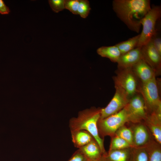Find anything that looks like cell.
<instances>
[{
  "label": "cell",
  "instance_id": "6da1fadb",
  "mask_svg": "<svg viewBox=\"0 0 161 161\" xmlns=\"http://www.w3.org/2000/svg\"><path fill=\"white\" fill-rule=\"evenodd\" d=\"M112 5L118 17L130 30L137 33L142 19L151 8L149 0H114Z\"/></svg>",
  "mask_w": 161,
  "mask_h": 161
},
{
  "label": "cell",
  "instance_id": "7a4b0ae2",
  "mask_svg": "<svg viewBox=\"0 0 161 161\" xmlns=\"http://www.w3.org/2000/svg\"><path fill=\"white\" fill-rule=\"evenodd\" d=\"M101 109L92 107L79 112L77 117L70 120L69 127L71 131L83 130L89 132L98 143L103 154L106 152L104 145L103 139L100 136L97 128Z\"/></svg>",
  "mask_w": 161,
  "mask_h": 161
},
{
  "label": "cell",
  "instance_id": "3957f363",
  "mask_svg": "<svg viewBox=\"0 0 161 161\" xmlns=\"http://www.w3.org/2000/svg\"><path fill=\"white\" fill-rule=\"evenodd\" d=\"M158 85L156 77L146 82L139 84L138 92L143 99L147 114L161 110Z\"/></svg>",
  "mask_w": 161,
  "mask_h": 161
},
{
  "label": "cell",
  "instance_id": "277c9868",
  "mask_svg": "<svg viewBox=\"0 0 161 161\" xmlns=\"http://www.w3.org/2000/svg\"><path fill=\"white\" fill-rule=\"evenodd\" d=\"M129 123L128 115L124 107L116 114L99 119L97 128L99 135L101 137H112L119 128Z\"/></svg>",
  "mask_w": 161,
  "mask_h": 161
},
{
  "label": "cell",
  "instance_id": "5b68a950",
  "mask_svg": "<svg viewBox=\"0 0 161 161\" xmlns=\"http://www.w3.org/2000/svg\"><path fill=\"white\" fill-rule=\"evenodd\" d=\"M161 16L160 6H154L151 8L142 18L141 24L143 28L137 47H141L151 40L157 32L156 25Z\"/></svg>",
  "mask_w": 161,
  "mask_h": 161
},
{
  "label": "cell",
  "instance_id": "8992f818",
  "mask_svg": "<svg viewBox=\"0 0 161 161\" xmlns=\"http://www.w3.org/2000/svg\"><path fill=\"white\" fill-rule=\"evenodd\" d=\"M113 78L115 86L122 89L130 99L138 93L140 83L131 68L118 69Z\"/></svg>",
  "mask_w": 161,
  "mask_h": 161
},
{
  "label": "cell",
  "instance_id": "52a82bcc",
  "mask_svg": "<svg viewBox=\"0 0 161 161\" xmlns=\"http://www.w3.org/2000/svg\"><path fill=\"white\" fill-rule=\"evenodd\" d=\"M125 108L128 115L129 123L143 122L147 117V114L143 99L139 93L129 99Z\"/></svg>",
  "mask_w": 161,
  "mask_h": 161
},
{
  "label": "cell",
  "instance_id": "ba28073f",
  "mask_svg": "<svg viewBox=\"0 0 161 161\" xmlns=\"http://www.w3.org/2000/svg\"><path fill=\"white\" fill-rule=\"evenodd\" d=\"M115 92L114 96L108 105L101 108L100 119H103L116 114L126 106L130 99L122 89L115 86Z\"/></svg>",
  "mask_w": 161,
  "mask_h": 161
},
{
  "label": "cell",
  "instance_id": "9c48e42d",
  "mask_svg": "<svg viewBox=\"0 0 161 161\" xmlns=\"http://www.w3.org/2000/svg\"><path fill=\"white\" fill-rule=\"evenodd\" d=\"M133 134L132 147L145 148L154 140L144 122L132 123H129Z\"/></svg>",
  "mask_w": 161,
  "mask_h": 161
},
{
  "label": "cell",
  "instance_id": "30bf717a",
  "mask_svg": "<svg viewBox=\"0 0 161 161\" xmlns=\"http://www.w3.org/2000/svg\"><path fill=\"white\" fill-rule=\"evenodd\" d=\"M142 59L154 71L156 76L160 75L161 71V55L155 48L151 40L141 47Z\"/></svg>",
  "mask_w": 161,
  "mask_h": 161
},
{
  "label": "cell",
  "instance_id": "8fae6325",
  "mask_svg": "<svg viewBox=\"0 0 161 161\" xmlns=\"http://www.w3.org/2000/svg\"><path fill=\"white\" fill-rule=\"evenodd\" d=\"M144 122L154 140L161 145V116L154 112L147 114Z\"/></svg>",
  "mask_w": 161,
  "mask_h": 161
},
{
  "label": "cell",
  "instance_id": "7c38bea8",
  "mask_svg": "<svg viewBox=\"0 0 161 161\" xmlns=\"http://www.w3.org/2000/svg\"><path fill=\"white\" fill-rule=\"evenodd\" d=\"M140 83H143L156 77L153 69L142 59L131 68Z\"/></svg>",
  "mask_w": 161,
  "mask_h": 161
},
{
  "label": "cell",
  "instance_id": "4fadbf2b",
  "mask_svg": "<svg viewBox=\"0 0 161 161\" xmlns=\"http://www.w3.org/2000/svg\"><path fill=\"white\" fill-rule=\"evenodd\" d=\"M142 59L141 47H137L121 55L117 63L118 69L131 68Z\"/></svg>",
  "mask_w": 161,
  "mask_h": 161
},
{
  "label": "cell",
  "instance_id": "5bb4252c",
  "mask_svg": "<svg viewBox=\"0 0 161 161\" xmlns=\"http://www.w3.org/2000/svg\"><path fill=\"white\" fill-rule=\"evenodd\" d=\"M132 147L109 151L102 155L103 161H130Z\"/></svg>",
  "mask_w": 161,
  "mask_h": 161
},
{
  "label": "cell",
  "instance_id": "9a60e30c",
  "mask_svg": "<svg viewBox=\"0 0 161 161\" xmlns=\"http://www.w3.org/2000/svg\"><path fill=\"white\" fill-rule=\"evenodd\" d=\"M87 159H97L101 158L102 154L100 147L94 139L86 145L79 148Z\"/></svg>",
  "mask_w": 161,
  "mask_h": 161
},
{
  "label": "cell",
  "instance_id": "2e32d148",
  "mask_svg": "<svg viewBox=\"0 0 161 161\" xmlns=\"http://www.w3.org/2000/svg\"><path fill=\"white\" fill-rule=\"evenodd\" d=\"M72 140L75 146L79 148L90 142L94 138L88 131L80 130L71 131Z\"/></svg>",
  "mask_w": 161,
  "mask_h": 161
},
{
  "label": "cell",
  "instance_id": "e0dca14e",
  "mask_svg": "<svg viewBox=\"0 0 161 161\" xmlns=\"http://www.w3.org/2000/svg\"><path fill=\"white\" fill-rule=\"evenodd\" d=\"M97 53L103 57L106 58L113 62L117 63L121 55L120 51L115 45L102 46L97 50Z\"/></svg>",
  "mask_w": 161,
  "mask_h": 161
},
{
  "label": "cell",
  "instance_id": "ac0fdd59",
  "mask_svg": "<svg viewBox=\"0 0 161 161\" xmlns=\"http://www.w3.org/2000/svg\"><path fill=\"white\" fill-rule=\"evenodd\" d=\"M140 36V34L116 44L115 45L119 49L121 55L124 54L136 48Z\"/></svg>",
  "mask_w": 161,
  "mask_h": 161
},
{
  "label": "cell",
  "instance_id": "d6986e66",
  "mask_svg": "<svg viewBox=\"0 0 161 161\" xmlns=\"http://www.w3.org/2000/svg\"><path fill=\"white\" fill-rule=\"evenodd\" d=\"M145 148L148 154V161H161V145L153 140Z\"/></svg>",
  "mask_w": 161,
  "mask_h": 161
},
{
  "label": "cell",
  "instance_id": "ffe728a7",
  "mask_svg": "<svg viewBox=\"0 0 161 161\" xmlns=\"http://www.w3.org/2000/svg\"><path fill=\"white\" fill-rule=\"evenodd\" d=\"M109 151L117 150L132 147L127 141L115 135L111 137Z\"/></svg>",
  "mask_w": 161,
  "mask_h": 161
},
{
  "label": "cell",
  "instance_id": "44dd1931",
  "mask_svg": "<svg viewBox=\"0 0 161 161\" xmlns=\"http://www.w3.org/2000/svg\"><path fill=\"white\" fill-rule=\"evenodd\" d=\"M126 124L119 128L116 131L114 135L121 138L127 141L132 147V131L129 126H126Z\"/></svg>",
  "mask_w": 161,
  "mask_h": 161
},
{
  "label": "cell",
  "instance_id": "7402d4cb",
  "mask_svg": "<svg viewBox=\"0 0 161 161\" xmlns=\"http://www.w3.org/2000/svg\"><path fill=\"white\" fill-rule=\"evenodd\" d=\"M148 155L145 148H132L130 161H148Z\"/></svg>",
  "mask_w": 161,
  "mask_h": 161
},
{
  "label": "cell",
  "instance_id": "603a6c76",
  "mask_svg": "<svg viewBox=\"0 0 161 161\" xmlns=\"http://www.w3.org/2000/svg\"><path fill=\"white\" fill-rule=\"evenodd\" d=\"M91 8L89 1L87 0H79L78 9V14L82 18H85L88 16Z\"/></svg>",
  "mask_w": 161,
  "mask_h": 161
},
{
  "label": "cell",
  "instance_id": "cb8c5ba5",
  "mask_svg": "<svg viewBox=\"0 0 161 161\" xmlns=\"http://www.w3.org/2000/svg\"><path fill=\"white\" fill-rule=\"evenodd\" d=\"M79 0H65V9H67L73 14H78V9Z\"/></svg>",
  "mask_w": 161,
  "mask_h": 161
},
{
  "label": "cell",
  "instance_id": "d4e9b609",
  "mask_svg": "<svg viewBox=\"0 0 161 161\" xmlns=\"http://www.w3.org/2000/svg\"><path fill=\"white\" fill-rule=\"evenodd\" d=\"M65 0H49V4L52 10L58 13L65 9Z\"/></svg>",
  "mask_w": 161,
  "mask_h": 161
},
{
  "label": "cell",
  "instance_id": "484cf974",
  "mask_svg": "<svg viewBox=\"0 0 161 161\" xmlns=\"http://www.w3.org/2000/svg\"><path fill=\"white\" fill-rule=\"evenodd\" d=\"M87 159L78 149L67 161H87Z\"/></svg>",
  "mask_w": 161,
  "mask_h": 161
},
{
  "label": "cell",
  "instance_id": "4316f807",
  "mask_svg": "<svg viewBox=\"0 0 161 161\" xmlns=\"http://www.w3.org/2000/svg\"><path fill=\"white\" fill-rule=\"evenodd\" d=\"M151 39L154 45L159 53L161 55V39L157 35V32L153 36Z\"/></svg>",
  "mask_w": 161,
  "mask_h": 161
},
{
  "label": "cell",
  "instance_id": "83f0119b",
  "mask_svg": "<svg viewBox=\"0 0 161 161\" xmlns=\"http://www.w3.org/2000/svg\"><path fill=\"white\" fill-rule=\"evenodd\" d=\"M10 12L9 7L7 6L4 1L0 0V14L1 15L8 14Z\"/></svg>",
  "mask_w": 161,
  "mask_h": 161
},
{
  "label": "cell",
  "instance_id": "f1b7e54d",
  "mask_svg": "<svg viewBox=\"0 0 161 161\" xmlns=\"http://www.w3.org/2000/svg\"><path fill=\"white\" fill-rule=\"evenodd\" d=\"M87 161H103L102 160V157L101 158L97 159H87Z\"/></svg>",
  "mask_w": 161,
  "mask_h": 161
}]
</instances>
